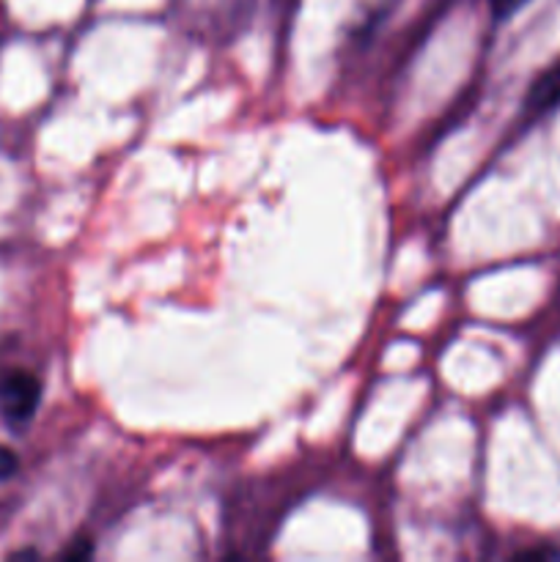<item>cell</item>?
<instances>
[{
    "mask_svg": "<svg viewBox=\"0 0 560 562\" xmlns=\"http://www.w3.org/2000/svg\"><path fill=\"white\" fill-rule=\"evenodd\" d=\"M38 398H42V384L31 373L16 371L0 382V412L14 426L31 420L38 406Z\"/></svg>",
    "mask_w": 560,
    "mask_h": 562,
    "instance_id": "obj_1",
    "label": "cell"
},
{
    "mask_svg": "<svg viewBox=\"0 0 560 562\" xmlns=\"http://www.w3.org/2000/svg\"><path fill=\"white\" fill-rule=\"evenodd\" d=\"M555 104H560V64H555L552 69L544 71L530 91V108L549 110L555 108Z\"/></svg>",
    "mask_w": 560,
    "mask_h": 562,
    "instance_id": "obj_2",
    "label": "cell"
},
{
    "mask_svg": "<svg viewBox=\"0 0 560 562\" xmlns=\"http://www.w3.org/2000/svg\"><path fill=\"white\" fill-rule=\"evenodd\" d=\"M16 467H20L16 456L11 453L9 448H0V481H9V477L16 472Z\"/></svg>",
    "mask_w": 560,
    "mask_h": 562,
    "instance_id": "obj_3",
    "label": "cell"
},
{
    "mask_svg": "<svg viewBox=\"0 0 560 562\" xmlns=\"http://www.w3.org/2000/svg\"><path fill=\"white\" fill-rule=\"evenodd\" d=\"M522 3H527V0H492V9L497 16H508L514 14Z\"/></svg>",
    "mask_w": 560,
    "mask_h": 562,
    "instance_id": "obj_4",
    "label": "cell"
},
{
    "mask_svg": "<svg viewBox=\"0 0 560 562\" xmlns=\"http://www.w3.org/2000/svg\"><path fill=\"white\" fill-rule=\"evenodd\" d=\"M88 554H91V543H88L86 538H80V541H77L75 547L66 549L64 558H66V560H80V558H88Z\"/></svg>",
    "mask_w": 560,
    "mask_h": 562,
    "instance_id": "obj_5",
    "label": "cell"
}]
</instances>
